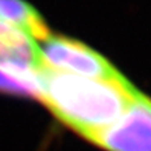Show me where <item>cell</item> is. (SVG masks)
Segmentation results:
<instances>
[{
    "mask_svg": "<svg viewBox=\"0 0 151 151\" xmlns=\"http://www.w3.org/2000/svg\"><path fill=\"white\" fill-rule=\"evenodd\" d=\"M38 98L60 122L88 141L112 126L134 101L139 90L126 77L97 80L52 70L37 73Z\"/></svg>",
    "mask_w": 151,
    "mask_h": 151,
    "instance_id": "cell-1",
    "label": "cell"
},
{
    "mask_svg": "<svg viewBox=\"0 0 151 151\" xmlns=\"http://www.w3.org/2000/svg\"><path fill=\"white\" fill-rule=\"evenodd\" d=\"M42 67L41 48L32 38L0 25V71L37 90V73Z\"/></svg>",
    "mask_w": 151,
    "mask_h": 151,
    "instance_id": "cell-4",
    "label": "cell"
},
{
    "mask_svg": "<svg viewBox=\"0 0 151 151\" xmlns=\"http://www.w3.org/2000/svg\"><path fill=\"white\" fill-rule=\"evenodd\" d=\"M0 92L10 95H21V97H35L38 98V91L34 87L28 86L22 81L10 77L3 71H0Z\"/></svg>",
    "mask_w": 151,
    "mask_h": 151,
    "instance_id": "cell-6",
    "label": "cell"
},
{
    "mask_svg": "<svg viewBox=\"0 0 151 151\" xmlns=\"http://www.w3.org/2000/svg\"><path fill=\"white\" fill-rule=\"evenodd\" d=\"M0 25L21 31L32 39L45 41L50 37L42 16L25 0H0Z\"/></svg>",
    "mask_w": 151,
    "mask_h": 151,
    "instance_id": "cell-5",
    "label": "cell"
},
{
    "mask_svg": "<svg viewBox=\"0 0 151 151\" xmlns=\"http://www.w3.org/2000/svg\"><path fill=\"white\" fill-rule=\"evenodd\" d=\"M43 65L52 70L97 80H116L122 77L109 60L76 39L50 37L41 48Z\"/></svg>",
    "mask_w": 151,
    "mask_h": 151,
    "instance_id": "cell-2",
    "label": "cell"
},
{
    "mask_svg": "<svg viewBox=\"0 0 151 151\" xmlns=\"http://www.w3.org/2000/svg\"><path fill=\"white\" fill-rule=\"evenodd\" d=\"M91 143L106 151H151V99L139 91L127 111Z\"/></svg>",
    "mask_w": 151,
    "mask_h": 151,
    "instance_id": "cell-3",
    "label": "cell"
}]
</instances>
